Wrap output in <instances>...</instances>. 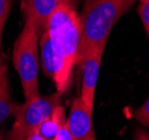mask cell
Listing matches in <instances>:
<instances>
[{
  "instance_id": "obj_1",
  "label": "cell",
  "mask_w": 149,
  "mask_h": 140,
  "mask_svg": "<svg viewBox=\"0 0 149 140\" xmlns=\"http://www.w3.org/2000/svg\"><path fill=\"white\" fill-rule=\"evenodd\" d=\"M45 30L49 32L60 66L59 77L55 85L57 91L63 95L68 91L71 84L72 70L77 65L80 45L81 24L76 7L69 5L59 7L48 20Z\"/></svg>"
},
{
  "instance_id": "obj_2",
  "label": "cell",
  "mask_w": 149,
  "mask_h": 140,
  "mask_svg": "<svg viewBox=\"0 0 149 140\" xmlns=\"http://www.w3.org/2000/svg\"><path fill=\"white\" fill-rule=\"evenodd\" d=\"M135 2L136 0H85L77 61L91 49L106 48L113 26Z\"/></svg>"
},
{
  "instance_id": "obj_3",
  "label": "cell",
  "mask_w": 149,
  "mask_h": 140,
  "mask_svg": "<svg viewBox=\"0 0 149 140\" xmlns=\"http://www.w3.org/2000/svg\"><path fill=\"white\" fill-rule=\"evenodd\" d=\"M39 37L40 32L30 21L25 26L13 47V66L18 72L26 100L39 93Z\"/></svg>"
},
{
  "instance_id": "obj_4",
  "label": "cell",
  "mask_w": 149,
  "mask_h": 140,
  "mask_svg": "<svg viewBox=\"0 0 149 140\" xmlns=\"http://www.w3.org/2000/svg\"><path fill=\"white\" fill-rule=\"evenodd\" d=\"M59 106H61V93L58 91L48 96L39 95L36 98L26 100L15 114L10 140H26Z\"/></svg>"
},
{
  "instance_id": "obj_5",
  "label": "cell",
  "mask_w": 149,
  "mask_h": 140,
  "mask_svg": "<svg viewBox=\"0 0 149 140\" xmlns=\"http://www.w3.org/2000/svg\"><path fill=\"white\" fill-rule=\"evenodd\" d=\"M104 48H95L87 51L78 59L77 63L81 66V100L88 109L93 112L95 93L99 77Z\"/></svg>"
},
{
  "instance_id": "obj_6",
  "label": "cell",
  "mask_w": 149,
  "mask_h": 140,
  "mask_svg": "<svg viewBox=\"0 0 149 140\" xmlns=\"http://www.w3.org/2000/svg\"><path fill=\"white\" fill-rule=\"evenodd\" d=\"M76 3L77 0H21L20 8L25 21L32 22L38 31L42 33L48 20L59 7L65 5L76 7Z\"/></svg>"
},
{
  "instance_id": "obj_7",
  "label": "cell",
  "mask_w": 149,
  "mask_h": 140,
  "mask_svg": "<svg viewBox=\"0 0 149 140\" xmlns=\"http://www.w3.org/2000/svg\"><path fill=\"white\" fill-rule=\"evenodd\" d=\"M67 127L74 140H89L95 136L93 111L88 109L81 98H74L67 118Z\"/></svg>"
},
{
  "instance_id": "obj_8",
  "label": "cell",
  "mask_w": 149,
  "mask_h": 140,
  "mask_svg": "<svg viewBox=\"0 0 149 140\" xmlns=\"http://www.w3.org/2000/svg\"><path fill=\"white\" fill-rule=\"evenodd\" d=\"M39 43H40V50H41V66L44 69V72L56 84L59 77L60 66L51 43L49 32L47 30H45L41 33Z\"/></svg>"
},
{
  "instance_id": "obj_9",
  "label": "cell",
  "mask_w": 149,
  "mask_h": 140,
  "mask_svg": "<svg viewBox=\"0 0 149 140\" xmlns=\"http://www.w3.org/2000/svg\"><path fill=\"white\" fill-rule=\"evenodd\" d=\"M66 114L62 106L57 107L49 118H47L37 128L38 134L45 140H56L61 127L66 123Z\"/></svg>"
},
{
  "instance_id": "obj_10",
  "label": "cell",
  "mask_w": 149,
  "mask_h": 140,
  "mask_svg": "<svg viewBox=\"0 0 149 140\" xmlns=\"http://www.w3.org/2000/svg\"><path fill=\"white\" fill-rule=\"evenodd\" d=\"M20 104L13 101L10 98H7L0 101V123L7 120L10 116L15 115L19 109Z\"/></svg>"
},
{
  "instance_id": "obj_11",
  "label": "cell",
  "mask_w": 149,
  "mask_h": 140,
  "mask_svg": "<svg viewBox=\"0 0 149 140\" xmlns=\"http://www.w3.org/2000/svg\"><path fill=\"white\" fill-rule=\"evenodd\" d=\"M8 71L7 63L3 58V55L0 49V93L9 95V86H8Z\"/></svg>"
},
{
  "instance_id": "obj_12",
  "label": "cell",
  "mask_w": 149,
  "mask_h": 140,
  "mask_svg": "<svg viewBox=\"0 0 149 140\" xmlns=\"http://www.w3.org/2000/svg\"><path fill=\"white\" fill-rule=\"evenodd\" d=\"M10 3H11V0H0V47L2 42L3 29L10 11Z\"/></svg>"
},
{
  "instance_id": "obj_13",
  "label": "cell",
  "mask_w": 149,
  "mask_h": 140,
  "mask_svg": "<svg viewBox=\"0 0 149 140\" xmlns=\"http://www.w3.org/2000/svg\"><path fill=\"white\" fill-rule=\"evenodd\" d=\"M135 118L143 126H149V97L143 106H140L135 112Z\"/></svg>"
},
{
  "instance_id": "obj_14",
  "label": "cell",
  "mask_w": 149,
  "mask_h": 140,
  "mask_svg": "<svg viewBox=\"0 0 149 140\" xmlns=\"http://www.w3.org/2000/svg\"><path fill=\"white\" fill-rule=\"evenodd\" d=\"M138 15L141 19L143 24V28L149 36V0L141 1L138 5Z\"/></svg>"
},
{
  "instance_id": "obj_15",
  "label": "cell",
  "mask_w": 149,
  "mask_h": 140,
  "mask_svg": "<svg viewBox=\"0 0 149 140\" xmlns=\"http://www.w3.org/2000/svg\"><path fill=\"white\" fill-rule=\"evenodd\" d=\"M56 140H74V138H72L71 134H70V131H69L68 127H67V121H66V123L61 127L59 134L57 136Z\"/></svg>"
},
{
  "instance_id": "obj_16",
  "label": "cell",
  "mask_w": 149,
  "mask_h": 140,
  "mask_svg": "<svg viewBox=\"0 0 149 140\" xmlns=\"http://www.w3.org/2000/svg\"><path fill=\"white\" fill-rule=\"evenodd\" d=\"M135 140H149V134L143 128H138L135 131Z\"/></svg>"
},
{
  "instance_id": "obj_17",
  "label": "cell",
  "mask_w": 149,
  "mask_h": 140,
  "mask_svg": "<svg viewBox=\"0 0 149 140\" xmlns=\"http://www.w3.org/2000/svg\"><path fill=\"white\" fill-rule=\"evenodd\" d=\"M26 140H45V139L35 130V131H32V132L26 138Z\"/></svg>"
},
{
  "instance_id": "obj_18",
  "label": "cell",
  "mask_w": 149,
  "mask_h": 140,
  "mask_svg": "<svg viewBox=\"0 0 149 140\" xmlns=\"http://www.w3.org/2000/svg\"><path fill=\"white\" fill-rule=\"evenodd\" d=\"M7 98H10L9 95H5V93H0V101L3 100V99H7Z\"/></svg>"
},
{
  "instance_id": "obj_19",
  "label": "cell",
  "mask_w": 149,
  "mask_h": 140,
  "mask_svg": "<svg viewBox=\"0 0 149 140\" xmlns=\"http://www.w3.org/2000/svg\"><path fill=\"white\" fill-rule=\"evenodd\" d=\"M89 140H96V137L93 136V137H91V138H90V139H89Z\"/></svg>"
},
{
  "instance_id": "obj_20",
  "label": "cell",
  "mask_w": 149,
  "mask_h": 140,
  "mask_svg": "<svg viewBox=\"0 0 149 140\" xmlns=\"http://www.w3.org/2000/svg\"><path fill=\"white\" fill-rule=\"evenodd\" d=\"M141 1H146V0H139V2H141Z\"/></svg>"
}]
</instances>
